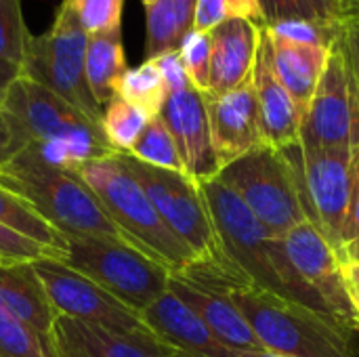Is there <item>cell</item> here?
I'll use <instances>...</instances> for the list:
<instances>
[{"label": "cell", "instance_id": "obj_46", "mask_svg": "<svg viewBox=\"0 0 359 357\" xmlns=\"http://www.w3.org/2000/svg\"><path fill=\"white\" fill-rule=\"evenodd\" d=\"M341 259H343V261H351V263H359V242L349 244V246L343 250Z\"/></svg>", "mask_w": 359, "mask_h": 357}, {"label": "cell", "instance_id": "obj_41", "mask_svg": "<svg viewBox=\"0 0 359 357\" xmlns=\"http://www.w3.org/2000/svg\"><path fill=\"white\" fill-rule=\"evenodd\" d=\"M19 76H21V67H19V65L0 59V103H2L4 93L8 90V86H11Z\"/></svg>", "mask_w": 359, "mask_h": 357}, {"label": "cell", "instance_id": "obj_48", "mask_svg": "<svg viewBox=\"0 0 359 357\" xmlns=\"http://www.w3.org/2000/svg\"><path fill=\"white\" fill-rule=\"evenodd\" d=\"M141 2H143V4H145V6H149V4H151V2H154V0H141Z\"/></svg>", "mask_w": 359, "mask_h": 357}, {"label": "cell", "instance_id": "obj_6", "mask_svg": "<svg viewBox=\"0 0 359 357\" xmlns=\"http://www.w3.org/2000/svg\"><path fill=\"white\" fill-rule=\"evenodd\" d=\"M65 240L67 248L59 261L139 314L168 290L170 274L126 242L90 236H65Z\"/></svg>", "mask_w": 359, "mask_h": 357}, {"label": "cell", "instance_id": "obj_42", "mask_svg": "<svg viewBox=\"0 0 359 357\" xmlns=\"http://www.w3.org/2000/svg\"><path fill=\"white\" fill-rule=\"evenodd\" d=\"M11 158V135H8V126L0 107V164L6 162Z\"/></svg>", "mask_w": 359, "mask_h": 357}, {"label": "cell", "instance_id": "obj_32", "mask_svg": "<svg viewBox=\"0 0 359 357\" xmlns=\"http://www.w3.org/2000/svg\"><path fill=\"white\" fill-rule=\"evenodd\" d=\"M177 50L185 67V74L189 78V84L198 93L208 95L210 90V32L191 29L183 38Z\"/></svg>", "mask_w": 359, "mask_h": 357}, {"label": "cell", "instance_id": "obj_40", "mask_svg": "<svg viewBox=\"0 0 359 357\" xmlns=\"http://www.w3.org/2000/svg\"><path fill=\"white\" fill-rule=\"evenodd\" d=\"M359 242V158L355 168V181H353V196H351V210H349V223H347V236H345V248L349 244ZM343 248V250H345Z\"/></svg>", "mask_w": 359, "mask_h": 357}, {"label": "cell", "instance_id": "obj_10", "mask_svg": "<svg viewBox=\"0 0 359 357\" xmlns=\"http://www.w3.org/2000/svg\"><path fill=\"white\" fill-rule=\"evenodd\" d=\"M130 175L139 181L166 227L194 252L196 261H223L219 236L202 187L185 173L143 164L120 154Z\"/></svg>", "mask_w": 359, "mask_h": 357}, {"label": "cell", "instance_id": "obj_8", "mask_svg": "<svg viewBox=\"0 0 359 357\" xmlns=\"http://www.w3.org/2000/svg\"><path fill=\"white\" fill-rule=\"evenodd\" d=\"M217 177L278 240L307 221L294 166L280 149L261 145Z\"/></svg>", "mask_w": 359, "mask_h": 357}, {"label": "cell", "instance_id": "obj_24", "mask_svg": "<svg viewBox=\"0 0 359 357\" xmlns=\"http://www.w3.org/2000/svg\"><path fill=\"white\" fill-rule=\"evenodd\" d=\"M198 0H154L145 6V59L177 50L194 29Z\"/></svg>", "mask_w": 359, "mask_h": 357}, {"label": "cell", "instance_id": "obj_29", "mask_svg": "<svg viewBox=\"0 0 359 357\" xmlns=\"http://www.w3.org/2000/svg\"><path fill=\"white\" fill-rule=\"evenodd\" d=\"M0 357H59L50 335L0 314Z\"/></svg>", "mask_w": 359, "mask_h": 357}, {"label": "cell", "instance_id": "obj_1", "mask_svg": "<svg viewBox=\"0 0 359 357\" xmlns=\"http://www.w3.org/2000/svg\"><path fill=\"white\" fill-rule=\"evenodd\" d=\"M0 107L11 135V156L27 149L53 166L74 170L116 154L99 122L25 76L8 86Z\"/></svg>", "mask_w": 359, "mask_h": 357}, {"label": "cell", "instance_id": "obj_17", "mask_svg": "<svg viewBox=\"0 0 359 357\" xmlns=\"http://www.w3.org/2000/svg\"><path fill=\"white\" fill-rule=\"evenodd\" d=\"M147 330L183 357H252L240 353L217 339V335L170 290L160 295L141 311Z\"/></svg>", "mask_w": 359, "mask_h": 357}, {"label": "cell", "instance_id": "obj_5", "mask_svg": "<svg viewBox=\"0 0 359 357\" xmlns=\"http://www.w3.org/2000/svg\"><path fill=\"white\" fill-rule=\"evenodd\" d=\"M74 173L93 189L126 242L160 263L170 276L196 261L194 252L160 219L120 154L88 160L74 168Z\"/></svg>", "mask_w": 359, "mask_h": 357}, {"label": "cell", "instance_id": "obj_4", "mask_svg": "<svg viewBox=\"0 0 359 357\" xmlns=\"http://www.w3.org/2000/svg\"><path fill=\"white\" fill-rule=\"evenodd\" d=\"M0 187L23 198L63 236L126 242L93 189L74 170L53 166L27 149L0 164Z\"/></svg>", "mask_w": 359, "mask_h": 357}, {"label": "cell", "instance_id": "obj_15", "mask_svg": "<svg viewBox=\"0 0 359 357\" xmlns=\"http://www.w3.org/2000/svg\"><path fill=\"white\" fill-rule=\"evenodd\" d=\"M160 116L175 139L183 173L198 185L215 179L219 164L210 143L204 95L194 86L170 93Z\"/></svg>", "mask_w": 359, "mask_h": 357}, {"label": "cell", "instance_id": "obj_21", "mask_svg": "<svg viewBox=\"0 0 359 357\" xmlns=\"http://www.w3.org/2000/svg\"><path fill=\"white\" fill-rule=\"evenodd\" d=\"M265 27V25H263ZM267 46H269V59L271 67L282 82V86L292 97L294 105L301 112V118L316 93V86L322 78V72L328 61L330 48L316 46V44H299L284 40L276 34H271L265 27Z\"/></svg>", "mask_w": 359, "mask_h": 357}, {"label": "cell", "instance_id": "obj_36", "mask_svg": "<svg viewBox=\"0 0 359 357\" xmlns=\"http://www.w3.org/2000/svg\"><path fill=\"white\" fill-rule=\"evenodd\" d=\"M259 6L263 13V25H267V27H271L280 21H290V19L320 21L311 0H259Z\"/></svg>", "mask_w": 359, "mask_h": 357}, {"label": "cell", "instance_id": "obj_38", "mask_svg": "<svg viewBox=\"0 0 359 357\" xmlns=\"http://www.w3.org/2000/svg\"><path fill=\"white\" fill-rule=\"evenodd\" d=\"M339 36H341L343 46H345V53H347V59H349V65H351L359 93V21L343 23L339 29Z\"/></svg>", "mask_w": 359, "mask_h": 357}, {"label": "cell", "instance_id": "obj_3", "mask_svg": "<svg viewBox=\"0 0 359 357\" xmlns=\"http://www.w3.org/2000/svg\"><path fill=\"white\" fill-rule=\"evenodd\" d=\"M267 353L282 357H359V330L339 318L278 297L255 284L227 292Z\"/></svg>", "mask_w": 359, "mask_h": 357}, {"label": "cell", "instance_id": "obj_19", "mask_svg": "<svg viewBox=\"0 0 359 357\" xmlns=\"http://www.w3.org/2000/svg\"><path fill=\"white\" fill-rule=\"evenodd\" d=\"M261 25L250 19H227L210 29V90L225 95L252 80Z\"/></svg>", "mask_w": 359, "mask_h": 357}, {"label": "cell", "instance_id": "obj_31", "mask_svg": "<svg viewBox=\"0 0 359 357\" xmlns=\"http://www.w3.org/2000/svg\"><path fill=\"white\" fill-rule=\"evenodd\" d=\"M227 19H250L263 25L259 0H198L194 29L210 32Z\"/></svg>", "mask_w": 359, "mask_h": 357}, {"label": "cell", "instance_id": "obj_22", "mask_svg": "<svg viewBox=\"0 0 359 357\" xmlns=\"http://www.w3.org/2000/svg\"><path fill=\"white\" fill-rule=\"evenodd\" d=\"M0 314L50 335L57 316L32 263L0 265Z\"/></svg>", "mask_w": 359, "mask_h": 357}, {"label": "cell", "instance_id": "obj_9", "mask_svg": "<svg viewBox=\"0 0 359 357\" xmlns=\"http://www.w3.org/2000/svg\"><path fill=\"white\" fill-rule=\"evenodd\" d=\"M86 46L88 34L63 0L48 29L29 38L21 76L42 84L90 120L99 122L103 109L97 105L84 74Z\"/></svg>", "mask_w": 359, "mask_h": 357}, {"label": "cell", "instance_id": "obj_37", "mask_svg": "<svg viewBox=\"0 0 359 357\" xmlns=\"http://www.w3.org/2000/svg\"><path fill=\"white\" fill-rule=\"evenodd\" d=\"M162 78H164V84H166V90L168 95L170 93H177V90H183L189 84V78L185 74V67L181 63V57H179V50H166L158 57H154Z\"/></svg>", "mask_w": 359, "mask_h": 357}, {"label": "cell", "instance_id": "obj_14", "mask_svg": "<svg viewBox=\"0 0 359 357\" xmlns=\"http://www.w3.org/2000/svg\"><path fill=\"white\" fill-rule=\"evenodd\" d=\"M204 103L219 173L263 145L252 80L225 95H204Z\"/></svg>", "mask_w": 359, "mask_h": 357}, {"label": "cell", "instance_id": "obj_30", "mask_svg": "<svg viewBox=\"0 0 359 357\" xmlns=\"http://www.w3.org/2000/svg\"><path fill=\"white\" fill-rule=\"evenodd\" d=\"M29 38L21 0H0V59L21 67Z\"/></svg>", "mask_w": 359, "mask_h": 357}, {"label": "cell", "instance_id": "obj_13", "mask_svg": "<svg viewBox=\"0 0 359 357\" xmlns=\"http://www.w3.org/2000/svg\"><path fill=\"white\" fill-rule=\"evenodd\" d=\"M280 240L294 274L324 303L326 311L359 330L347 295L343 259L332 244L309 221L297 225Z\"/></svg>", "mask_w": 359, "mask_h": 357}, {"label": "cell", "instance_id": "obj_28", "mask_svg": "<svg viewBox=\"0 0 359 357\" xmlns=\"http://www.w3.org/2000/svg\"><path fill=\"white\" fill-rule=\"evenodd\" d=\"M128 156L156 168L183 173V164H181L175 139L160 114L147 122V126L143 128V133L130 147Z\"/></svg>", "mask_w": 359, "mask_h": 357}, {"label": "cell", "instance_id": "obj_11", "mask_svg": "<svg viewBox=\"0 0 359 357\" xmlns=\"http://www.w3.org/2000/svg\"><path fill=\"white\" fill-rule=\"evenodd\" d=\"M299 147H359V93L341 36L330 46L322 78L301 118Z\"/></svg>", "mask_w": 359, "mask_h": 357}, {"label": "cell", "instance_id": "obj_35", "mask_svg": "<svg viewBox=\"0 0 359 357\" xmlns=\"http://www.w3.org/2000/svg\"><path fill=\"white\" fill-rule=\"evenodd\" d=\"M57 255L6 227L0 225V265H13V263H34L38 259H46Z\"/></svg>", "mask_w": 359, "mask_h": 357}, {"label": "cell", "instance_id": "obj_39", "mask_svg": "<svg viewBox=\"0 0 359 357\" xmlns=\"http://www.w3.org/2000/svg\"><path fill=\"white\" fill-rule=\"evenodd\" d=\"M313 8H316V15L318 19L337 29L345 23V17H343V0H311Z\"/></svg>", "mask_w": 359, "mask_h": 357}, {"label": "cell", "instance_id": "obj_25", "mask_svg": "<svg viewBox=\"0 0 359 357\" xmlns=\"http://www.w3.org/2000/svg\"><path fill=\"white\" fill-rule=\"evenodd\" d=\"M0 225L53 250L57 259L65 255L67 240L65 236L55 229L50 223H46L23 198L17 194L0 187Z\"/></svg>", "mask_w": 359, "mask_h": 357}, {"label": "cell", "instance_id": "obj_7", "mask_svg": "<svg viewBox=\"0 0 359 357\" xmlns=\"http://www.w3.org/2000/svg\"><path fill=\"white\" fill-rule=\"evenodd\" d=\"M280 151L294 166L307 221L343 255L359 147L301 149L292 145Z\"/></svg>", "mask_w": 359, "mask_h": 357}, {"label": "cell", "instance_id": "obj_45", "mask_svg": "<svg viewBox=\"0 0 359 357\" xmlns=\"http://www.w3.org/2000/svg\"><path fill=\"white\" fill-rule=\"evenodd\" d=\"M343 271L347 280H353L359 284V263H351V261H343Z\"/></svg>", "mask_w": 359, "mask_h": 357}, {"label": "cell", "instance_id": "obj_34", "mask_svg": "<svg viewBox=\"0 0 359 357\" xmlns=\"http://www.w3.org/2000/svg\"><path fill=\"white\" fill-rule=\"evenodd\" d=\"M267 27V25H265ZM271 34L290 40V42H299V44H316V46H326L330 48L339 36V27L332 29L320 21L313 19H290V21H280L271 27H267Z\"/></svg>", "mask_w": 359, "mask_h": 357}, {"label": "cell", "instance_id": "obj_2", "mask_svg": "<svg viewBox=\"0 0 359 357\" xmlns=\"http://www.w3.org/2000/svg\"><path fill=\"white\" fill-rule=\"evenodd\" d=\"M223 255L257 286L318 311L324 303L299 280L286 259L282 240L273 238L246 204L219 177L200 183Z\"/></svg>", "mask_w": 359, "mask_h": 357}, {"label": "cell", "instance_id": "obj_26", "mask_svg": "<svg viewBox=\"0 0 359 357\" xmlns=\"http://www.w3.org/2000/svg\"><path fill=\"white\" fill-rule=\"evenodd\" d=\"M118 97L126 103L139 107L149 118L158 116L168 99L164 78L154 59H145L137 67H128L120 80Z\"/></svg>", "mask_w": 359, "mask_h": 357}, {"label": "cell", "instance_id": "obj_23", "mask_svg": "<svg viewBox=\"0 0 359 357\" xmlns=\"http://www.w3.org/2000/svg\"><path fill=\"white\" fill-rule=\"evenodd\" d=\"M126 69L128 63L124 55L122 29L88 36L84 74H86L88 88L101 109L111 99L118 97V86Z\"/></svg>", "mask_w": 359, "mask_h": 357}, {"label": "cell", "instance_id": "obj_16", "mask_svg": "<svg viewBox=\"0 0 359 357\" xmlns=\"http://www.w3.org/2000/svg\"><path fill=\"white\" fill-rule=\"evenodd\" d=\"M50 339L59 357H177L151 332H116L67 316H57Z\"/></svg>", "mask_w": 359, "mask_h": 357}, {"label": "cell", "instance_id": "obj_12", "mask_svg": "<svg viewBox=\"0 0 359 357\" xmlns=\"http://www.w3.org/2000/svg\"><path fill=\"white\" fill-rule=\"evenodd\" d=\"M32 267L50 301L55 316H67L116 332H149L139 311L126 307L63 261L46 257L34 261Z\"/></svg>", "mask_w": 359, "mask_h": 357}, {"label": "cell", "instance_id": "obj_44", "mask_svg": "<svg viewBox=\"0 0 359 357\" xmlns=\"http://www.w3.org/2000/svg\"><path fill=\"white\" fill-rule=\"evenodd\" d=\"M343 17L347 21H359V0H343Z\"/></svg>", "mask_w": 359, "mask_h": 357}, {"label": "cell", "instance_id": "obj_43", "mask_svg": "<svg viewBox=\"0 0 359 357\" xmlns=\"http://www.w3.org/2000/svg\"><path fill=\"white\" fill-rule=\"evenodd\" d=\"M347 280V278H345ZM347 295H349V301H351V307H353V316H355V322L359 326V284L353 280H347Z\"/></svg>", "mask_w": 359, "mask_h": 357}, {"label": "cell", "instance_id": "obj_47", "mask_svg": "<svg viewBox=\"0 0 359 357\" xmlns=\"http://www.w3.org/2000/svg\"><path fill=\"white\" fill-rule=\"evenodd\" d=\"M252 357H282V356H273V353H259V356H252Z\"/></svg>", "mask_w": 359, "mask_h": 357}, {"label": "cell", "instance_id": "obj_49", "mask_svg": "<svg viewBox=\"0 0 359 357\" xmlns=\"http://www.w3.org/2000/svg\"><path fill=\"white\" fill-rule=\"evenodd\" d=\"M177 357H183V356H177Z\"/></svg>", "mask_w": 359, "mask_h": 357}, {"label": "cell", "instance_id": "obj_27", "mask_svg": "<svg viewBox=\"0 0 359 357\" xmlns=\"http://www.w3.org/2000/svg\"><path fill=\"white\" fill-rule=\"evenodd\" d=\"M151 118L124 99H111L101 112V133L116 154H128Z\"/></svg>", "mask_w": 359, "mask_h": 357}, {"label": "cell", "instance_id": "obj_18", "mask_svg": "<svg viewBox=\"0 0 359 357\" xmlns=\"http://www.w3.org/2000/svg\"><path fill=\"white\" fill-rule=\"evenodd\" d=\"M252 86L259 107L263 145L273 149H288L292 145H299L301 112L271 67L269 46L263 25H261V40H259L255 72H252Z\"/></svg>", "mask_w": 359, "mask_h": 357}, {"label": "cell", "instance_id": "obj_33", "mask_svg": "<svg viewBox=\"0 0 359 357\" xmlns=\"http://www.w3.org/2000/svg\"><path fill=\"white\" fill-rule=\"evenodd\" d=\"M88 36L122 29L124 0H65Z\"/></svg>", "mask_w": 359, "mask_h": 357}, {"label": "cell", "instance_id": "obj_20", "mask_svg": "<svg viewBox=\"0 0 359 357\" xmlns=\"http://www.w3.org/2000/svg\"><path fill=\"white\" fill-rule=\"evenodd\" d=\"M168 290L179 301H183L194 314H198V318L227 347L240 353H250V356L267 353L263 345L259 343L257 335L252 332L250 324L242 316V311L229 299V295L189 284L177 276L168 278Z\"/></svg>", "mask_w": 359, "mask_h": 357}]
</instances>
